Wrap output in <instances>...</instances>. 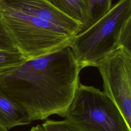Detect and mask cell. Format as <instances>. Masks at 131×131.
Listing matches in <instances>:
<instances>
[{
	"label": "cell",
	"instance_id": "obj_1",
	"mask_svg": "<svg viewBox=\"0 0 131 131\" xmlns=\"http://www.w3.org/2000/svg\"><path fill=\"white\" fill-rule=\"evenodd\" d=\"M81 70L68 46L26 60L0 75V91L23 108L31 121L55 114L64 118L80 83Z\"/></svg>",
	"mask_w": 131,
	"mask_h": 131
},
{
	"label": "cell",
	"instance_id": "obj_2",
	"mask_svg": "<svg viewBox=\"0 0 131 131\" xmlns=\"http://www.w3.org/2000/svg\"><path fill=\"white\" fill-rule=\"evenodd\" d=\"M130 32L131 0H119L94 25L74 36L69 46L81 70L96 67L120 48L130 50Z\"/></svg>",
	"mask_w": 131,
	"mask_h": 131
},
{
	"label": "cell",
	"instance_id": "obj_3",
	"mask_svg": "<svg viewBox=\"0 0 131 131\" xmlns=\"http://www.w3.org/2000/svg\"><path fill=\"white\" fill-rule=\"evenodd\" d=\"M0 21L26 60L40 57L68 46L74 36L59 27L1 4Z\"/></svg>",
	"mask_w": 131,
	"mask_h": 131
},
{
	"label": "cell",
	"instance_id": "obj_4",
	"mask_svg": "<svg viewBox=\"0 0 131 131\" xmlns=\"http://www.w3.org/2000/svg\"><path fill=\"white\" fill-rule=\"evenodd\" d=\"M64 118L79 131H131L110 97L97 88L80 83Z\"/></svg>",
	"mask_w": 131,
	"mask_h": 131
},
{
	"label": "cell",
	"instance_id": "obj_5",
	"mask_svg": "<svg viewBox=\"0 0 131 131\" xmlns=\"http://www.w3.org/2000/svg\"><path fill=\"white\" fill-rule=\"evenodd\" d=\"M103 92L116 104L127 124L131 123V51L120 48L98 62Z\"/></svg>",
	"mask_w": 131,
	"mask_h": 131
},
{
	"label": "cell",
	"instance_id": "obj_6",
	"mask_svg": "<svg viewBox=\"0 0 131 131\" xmlns=\"http://www.w3.org/2000/svg\"><path fill=\"white\" fill-rule=\"evenodd\" d=\"M0 4L15 11L59 27L73 36L79 33L81 25L45 0H0Z\"/></svg>",
	"mask_w": 131,
	"mask_h": 131
},
{
	"label": "cell",
	"instance_id": "obj_7",
	"mask_svg": "<svg viewBox=\"0 0 131 131\" xmlns=\"http://www.w3.org/2000/svg\"><path fill=\"white\" fill-rule=\"evenodd\" d=\"M31 120L27 113L12 99L0 91V131L27 125Z\"/></svg>",
	"mask_w": 131,
	"mask_h": 131
},
{
	"label": "cell",
	"instance_id": "obj_8",
	"mask_svg": "<svg viewBox=\"0 0 131 131\" xmlns=\"http://www.w3.org/2000/svg\"><path fill=\"white\" fill-rule=\"evenodd\" d=\"M57 9L81 24L84 21L88 0H45Z\"/></svg>",
	"mask_w": 131,
	"mask_h": 131
},
{
	"label": "cell",
	"instance_id": "obj_9",
	"mask_svg": "<svg viewBox=\"0 0 131 131\" xmlns=\"http://www.w3.org/2000/svg\"><path fill=\"white\" fill-rule=\"evenodd\" d=\"M112 7V0H88L85 18L78 33L94 25L104 16Z\"/></svg>",
	"mask_w": 131,
	"mask_h": 131
},
{
	"label": "cell",
	"instance_id": "obj_10",
	"mask_svg": "<svg viewBox=\"0 0 131 131\" xmlns=\"http://www.w3.org/2000/svg\"><path fill=\"white\" fill-rule=\"evenodd\" d=\"M26 60L18 51H0V75H3Z\"/></svg>",
	"mask_w": 131,
	"mask_h": 131
},
{
	"label": "cell",
	"instance_id": "obj_11",
	"mask_svg": "<svg viewBox=\"0 0 131 131\" xmlns=\"http://www.w3.org/2000/svg\"><path fill=\"white\" fill-rule=\"evenodd\" d=\"M41 125L45 131H79L64 120H47Z\"/></svg>",
	"mask_w": 131,
	"mask_h": 131
},
{
	"label": "cell",
	"instance_id": "obj_12",
	"mask_svg": "<svg viewBox=\"0 0 131 131\" xmlns=\"http://www.w3.org/2000/svg\"><path fill=\"white\" fill-rule=\"evenodd\" d=\"M0 51H18L0 21Z\"/></svg>",
	"mask_w": 131,
	"mask_h": 131
}]
</instances>
